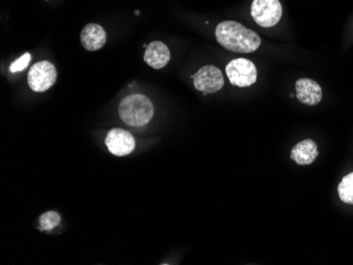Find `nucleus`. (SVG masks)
<instances>
[{
	"mask_svg": "<svg viewBox=\"0 0 353 265\" xmlns=\"http://www.w3.org/2000/svg\"><path fill=\"white\" fill-rule=\"evenodd\" d=\"M225 72L230 83L240 88L252 86L257 81V69L249 59H233L228 64Z\"/></svg>",
	"mask_w": 353,
	"mask_h": 265,
	"instance_id": "nucleus-5",
	"label": "nucleus"
},
{
	"mask_svg": "<svg viewBox=\"0 0 353 265\" xmlns=\"http://www.w3.org/2000/svg\"><path fill=\"white\" fill-rule=\"evenodd\" d=\"M251 15L261 27H274L281 21L283 7L279 0H254Z\"/></svg>",
	"mask_w": 353,
	"mask_h": 265,
	"instance_id": "nucleus-3",
	"label": "nucleus"
},
{
	"mask_svg": "<svg viewBox=\"0 0 353 265\" xmlns=\"http://www.w3.org/2000/svg\"><path fill=\"white\" fill-rule=\"evenodd\" d=\"M105 144L109 151L117 157L128 156L136 148V140L132 134L120 128H114L108 132Z\"/></svg>",
	"mask_w": 353,
	"mask_h": 265,
	"instance_id": "nucleus-7",
	"label": "nucleus"
},
{
	"mask_svg": "<svg viewBox=\"0 0 353 265\" xmlns=\"http://www.w3.org/2000/svg\"><path fill=\"white\" fill-rule=\"evenodd\" d=\"M215 34L218 43L232 52L251 53L261 47L259 35L237 21H222L216 28Z\"/></svg>",
	"mask_w": 353,
	"mask_h": 265,
	"instance_id": "nucleus-1",
	"label": "nucleus"
},
{
	"mask_svg": "<svg viewBox=\"0 0 353 265\" xmlns=\"http://www.w3.org/2000/svg\"><path fill=\"white\" fill-rule=\"evenodd\" d=\"M339 197L346 204L353 205V173H349L338 187Z\"/></svg>",
	"mask_w": 353,
	"mask_h": 265,
	"instance_id": "nucleus-12",
	"label": "nucleus"
},
{
	"mask_svg": "<svg viewBox=\"0 0 353 265\" xmlns=\"http://www.w3.org/2000/svg\"><path fill=\"white\" fill-rule=\"evenodd\" d=\"M107 35L105 30L97 23L85 25L81 32V43L88 51L100 50L106 43Z\"/></svg>",
	"mask_w": 353,
	"mask_h": 265,
	"instance_id": "nucleus-9",
	"label": "nucleus"
},
{
	"mask_svg": "<svg viewBox=\"0 0 353 265\" xmlns=\"http://www.w3.org/2000/svg\"><path fill=\"white\" fill-rule=\"evenodd\" d=\"M154 105L143 94H130L123 98L119 106L121 120L132 127L145 126L154 116Z\"/></svg>",
	"mask_w": 353,
	"mask_h": 265,
	"instance_id": "nucleus-2",
	"label": "nucleus"
},
{
	"mask_svg": "<svg viewBox=\"0 0 353 265\" xmlns=\"http://www.w3.org/2000/svg\"><path fill=\"white\" fill-rule=\"evenodd\" d=\"M57 71L50 61H39L33 65L28 74V84L35 92H45L57 83Z\"/></svg>",
	"mask_w": 353,
	"mask_h": 265,
	"instance_id": "nucleus-4",
	"label": "nucleus"
},
{
	"mask_svg": "<svg viewBox=\"0 0 353 265\" xmlns=\"http://www.w3.org/2000/svg\"><path fill=\"white\" fill-rule=\"evenodd\" d=\"M170 59V52L168 45L162 41H152L146 47L144 61L152 68L159 70L164 68Z\"/></svg>",
	"mask_w": 353,
	"mask_h": 265,
	"instance_id": "nucleus-10",
	"label": "nucleus"
},
{
	"mask_svg": "<svg viewBox=\"0 0 353 265\" xmlns=\"http://www.w3.org/2000/svg\"><path fill=\"white\" fill-rule=\"evenodd\" d=\"M296 98L299 102L308 106H315L321 103L323 98V91L321 86L311 78H299L295 83Z\"/></svg>",
	"mask_w": 353,
	"mask_h": 265,
	"instance_id": "nucleus-8",
	"label": "nucleus"
},
{
	"mask_svg": "<svg viewBox=\"0 0 353 265\" xmlns=\"http://www.w3.org/2000/svg\"><path fill=\"white\" fill-rule=\"evenodd\" d=\"M61 217L57 211H47L39 218V227L41 231H52L59 226Z\"/></svg>",
	"mask_w": 353,
	"mask_h": 265,
	"instance_id": "nucleus-13",
	"label": "nucleus"
},
{
	"mask_svg": "<svg viewBox=\"0 0 353 265\" xmlns=\"http://www.w3.org/2000/svg\"><path fill=\"white\" fill-rule=\"evenodd\" d=\"M30 61H31V54H30V53H26L23 56L19 57L17 61L12 63L11 66H10V71H11L12 73H16L25 70L28 65H29Z\"/></svg>",
	"mask_w": 353,
	"mask_h": 265,
	"instance_id": "nucleus-14",
	"label": "nucleus"
},
{
	"mask_svg": "<svg viewBox=\"0 0 353 265\" xmlns=\"http://www.w3.org/2000/svg\"><path fill=\"white\" fill-rule=\"evenodd\" d=\"M319 157V148L313 140H303L293 147L291 159L299 165H310Z\"/></svg>",
	"mask_w": 353,
	"mask_h": 265,
	"instance_id": "nucleus-11",
	"label": "nucleus"
},
{
	"mask_svg": "<svg viewBox=\"0 0 353 265\" xmlns=\"http://www.w3.org/2000/svg\"><path fill=\"white\" fill-rule=\"evenodd\" d=\"M194 86L197 90L204 93H216L221 90L224 86V78L221 71L217 67L208 66L202 67L197 71L194 76Z\"/></svg>",
	"mask_w": 353,
	"mask_h": 265,
	"instance_id": "nucleus-6",
	"label": "nucleus"
}]
</instances>
